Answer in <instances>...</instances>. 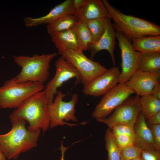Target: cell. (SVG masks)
Here are the masks:
<instances>
[{"label": "cell", "instance_id": "cell-36", "mask_svg": "<svg viewBox=\"0 0 160 160\" xmlns=\"http://www.w3.org/2000/svg\"><path fill=\"white\" fill-rule=\"evenodd\" d=\"M132 160H142L141 159V158L140 157H139L137 158H136L135 159H132Z\"/></svg>", "mask_w": 160, "mask_h": 160}, {"label": "cell", "instance_id": "cell-5", "mask_svg": "<svg viewBox=\"0 0 160 160\" xmlns=\"http://www.w3.org/2000/svg\"><path fill=\"white\" fill-rule=\"evenodd\" d=\"M44 88L43 84L38 82L15 83L10 79L7 80L0 87V108H17L28 98Z\"/></svg>", "mask_w": 160, "mask_h": 160}, {"label": "cell", "instance_id": "cell-30", "mask_svg": "<svg viewBox=\"0 0 160 160\" xmlns=\"http://www.w3.org/2000/svg\"><path fill=\"white\" fill-rule=\"evenodd\" d=\"M157 150L160 151V124L150 126Z\"/></svg>", "mask_w": 160, "mask_h": 160}, {"label": "cell", "instance_id": "cell-32", "mask_svg": "<svg viewBox=\"0 0 160 160\" xmlns=\"http://www.w3.org/2000/svg\"><path fill=\"white\" fill-rule=\"evenodd\" d=\"M151 95L155 98L160 100V84L158 82L154 86Z\"/></svg>", "mask_w": 160, "mask_h": 160}, {"label": "cell", "instance_id": "cell-35", "mask_svg": "<svg viewBox=\"0 0 160 160\" xmlns=\"http://www.w3.org/2000/svg\"><path fill=\"white\" fill-rule=\"evenodd\" d=\"M62 157L61 158V160H64V153L65 151L64 150H62Z\"/></svg>", "mask_w": 160, "mask_h": 160}, {"label": "cell", "instance_id": "cell-24", "mask_svg": "<svg viewBox=\"0 0 160 160\" xmlns=\"http://www.w3.org/2000/svg\"><path fill=\"white\" fill-rule=\"evenodd\" d=\"M108 17H102L85 22L92 35L91 44L96 42L104 32Z\"/></svg>", "mask_w": 160, "mask_h": 160}, {"label": "cell", "instance_id": "cell-3", "mask_svg": "<svg viewBox=\"0 0 160 160\" xmlns=\"http://www.w3.org/2000/svg\"><path fill=\"white\" fill-rule=\"evenodd\" d=\"M11 122L18 119L26 121L28 129H42L44 133L50 127V117L48 103L43 91L33 95L24 101L10 114Z\"/></svg>", "mask_w": 160, "mask_h": 160}, {"label": "cell", "instance_id": "cell-34", "mask_svg": "<svg viewBox=\"0 0 160 160\" xmlns=\"http://www.w3.org/2000/svg\"><path fill=\"white\" fill-rule=\"evenodd\" d=\"M0 160H7L6 158L2 152L0 148Z\"/></svg>", "mask_w": 160, "mask_h": 160}, {"label": "cell", "instance_id": "cell-13", "mask_svg": "<svg viewBox=\"0 0 160 160\" xmlns=\"http://www.w3.org/2000/svg\"><path fill=\"white\" fill-rule=\"evenodd\" d=\"M160 77V72L152 73L137 70L125 84L134 94L141 97L151 94Z\"/></svg>", "mask_w": 160, "mask_h": 160}, {"label": "cell", "instance_id": "cell-10", "mask_svg": "<svg viewBox=\"0 0 160 160\" xmlns=\"http://www.w3.org/2000/svg\"><path fill=\"white\" fill-rule=\"evenodd\" d=\"M133 92L125 83H119L104 95L96 106L92 116L97 119L108 117Z\"/></svg>", "mask_w": 160, "mask_h": 160}, {"label": "cell", "instance_id": "cell-7", "mask_svg": "<svg viewBox=\"0 0 160 160\" xmlns=\"http://www.w3.org/2000/svg\"><path fill=\"white\" fill-rule=\"evenodd\" d=\"M58 52L79 71L84 86L108 70L99 62L87 57L81 50L65 49Z\"/></svg>", "mask_w": 160, "mask_h": 160}, {"label": "cell", "instance_id": "cell-2", "mask_svg": "<svg viewBox=\"0 0 160 160\" xmlns=\"http://www.w3.org/2000/svg\"><path fill=\"white\" fill-rule=\"evenodd\" d=\"M112 26L132 42L133 40L147 36L160 35V27L148 20L122 13L107 0H103Z\"/></svg>", "mask_w": 160, "mask_h": 160}, {"label": "cell", "instance_id": "cell-22", "mask_svg": "<svg viewBox=\"0 0 160 160\" xmlns=\"http://www.w3.org/2000/svg\"><path fill=\"white\" fill-rule=\"evenodd\" d=\"M139 102L145 119L160 112V100L151 95L140 97Z\"/></svg>", "mask_w": 160, "mask_h": 160}, {"label": "cell", "instance_id": "cell-25", "mask_svg": "<svg viewBox=\"0 0 160 160\" xmlns=\"http://www.w3.org/2000/svg\"><path fill=\"white\" fill-rule=\"evenodd\" d=\"M105 148L108 152V160H120V151L111 129L108 128L105 135Z\"/></svg>", "mask_w": 160, "mask_h": 160}, {"label": "cell", "instance_id": "cell-17", "mask_svg": "<svg viewBox=\"0 0 160 160\" xmlns=\"http://www.w3.org/2000/svg\"><path fill=\"white\" fill-rule=\"evenodd\" d=\"M75 15L77 21L85 22L102 17H109L107 10L101 0H86Z\"/></svg>", "mask_w": 160, "mask_h": 160}, {"label": "cell", "instance_id": "cell-19", "mask_svg": "<svg viewBox=\"0 0 160 160\" xmlns=\"http://www.w3.org/2000/svg\"><path fill=\"white\" fill-rule=\"evenodd\" d=\"M131 42L134 49L141 53L160 52V35L144 36Z\"/></svg>", "mask_w": 160, "mask_h": 160}, {"label": "cell", "instance_id": "cell-11", "mask_svg": "<svg viewBox=\"0 0 160 160\" xmlns=\"http://www.w3.org/2000/svg\"><path fill=\"white\" fill-rule=\"evenodd\" d=\"M116 36L121 50V71L119 83H125L137 70L141 53L135 50L132 42L121 33L116 31Z\"/></svg>", "mask_w": 160, "mask_h": 160}, {"label": "cell", "instance_id": "cell-18", "mask_svg": "<svg viewBox=\"0 0 160 160\" xmlns=\"http://www.w3.org/2000/svg\"><path fill=\"white\" fill-rule=\"evenodd\" d=\"M51 36L52 40L58 52L65 49L79 50L83 52L72 28Z\"/></svg>", "mask_w": 160, "mask_h": 160}, {"label": "cell", "instance_id": "cell-20", "mask_svg": "<svg viewBox=\"0 0 160 160\" xmlns=\"http://www.w3.org/2000/svg\"><path fill=\"white\" fill-rule=\"evenodd\" d=\"M137 70L152 73L160 72V52L141 53Z\"/></svg>", "mask_w": 160, "mask_h": 160}, {"label": "cell", "instance_id": "cell-31", "mask_svg": "<svg viewBox=\"0 0 160 160\" xmlns=\"http://www.w3.org/2000/svg\"><path fill=\"white\" fill-rule=\"evenodd\" d=\"M150 126L160 124V112L147 119Z\"/></svg>", "mask_w": 160, "mask_h": 160}, {"label": "cell", "instance_id": "cell-1", "mask_svg": "<svg viewBox=\"0 0 160 160\" xmlns=\"http://www.w3.org/2000/svg\"><path fill=\"white\" fill-rule=\"evenodd\" d=\"M12 127L7 133L0 135V148L6 159H17L22 153L36 146L41 129L30 131L25 127V121L18 119L12 122Z\"/></svg>", "mask_w": 160, "mask_h": 160}, {"label": "cell", "instance_id": "cell-27", "mask_svg": "<svg viewBox=\"0 0 160 160\" xmlns=\"http://www.w3.org/2000/svg\"><path fill=\"white\" fill-rule=\"evenodd\" d=\"M113 135H124L133 138L135 137L134 126L127 124H119L113 127L111 129Z\"/></svg>", "mask_w": 160, "mask_h": 160}, {"label": "cell", "instance_id": "cell-33", "mask_svg": "<svg viewBox=\"0 0 160 160\" xmlns=\"http://www.w3.org/2000/svg\"><path fill=\"white\" fill-rule=\"evenodd\" d=\"M86 0H73V4L76 14L84 4Z\"/></svg>", "mask_w": 160, "mask_h": 160}, {"label": "cell", "instance_id": "cell-9", "mask_svg": "<svg viewBox=\"0 0 160 160\" xmlns=\"http://www.w3.org/2000/svg\"><path fill=\"white\" fill-rule=\"evenodd\" d=\"M56 72L54 77L47 84L43 91L48 105L52 104L57 89L65 82L75 78L74 85L81 82V78L79 71L70 62L62 56L55 62Z\"/></svg>", "mask_w": 160, "mask_h": 160}, {"label": "cell", "instance_id": "cell-4", "mask_svg": "<svg viewBox=\"0 0 160 160\" xmlns=\"http://www.w3.org/2000/svg\"><path fill=\"white\" fill-rule=\"evenodd\" d=\"M56 52L32 57L14 55L15 63L20 67L21 71L15 77L10 79L15 83L28 82H38L43 84L50 75V63L57 55Z\"/></svg>", "mask_w": 160, "mask_h": 160}, {"label": "cell", "instance_id": "cell-15", "mask_svg": "<svg viewBox=\"0 0 160 160\" xmlns=\"http://www.w3.org/2000/svg\"><path fill=\"white\" fill-rule=\"evenodd\" d=\"M116 31L114 29L110 18L108 17L104 31L97 41L95 43L89 44L87 50L90 52V58L93 59L96 54L103 50L107 51L110 54L112 63L116 65L114 54L115 47Z\"/></svg>", "mask_w": 160, "mask_h": 160}, {"label": "cell", "instance_id": "cell-28", "mask_svg": "<svg viewBox=\"0 0 160 160\" xmlns=\"http://www.w3.org/2000/svg\"><path fill=\"white\" fill-rule=\"evenodd\" d=\"M113 136L116 143L119 149L134 145V139L128 136L118 135Z\"/></svg>", "mask_w": 160, "mask_h": 160}, {"label": "cell", "instance_id": "cell-26", "mask_svg": "<svg viewBox=\"0 0 160 160\" xmlns=\"http://www.w3.org/2000/svg\"><path fill=\"white\" fill-rule=\"evenodd\" d=\"M119 149L120 160H132L139 157L141 151L134 145Z\"/></svg>", "mask_w": 160, "mask_h": 160}, {"label": "cell", "instance_id": "cell-21", "mask_svg": "<svg viewBox=\"0 0 160 160\" xmlns=\"http://www.w3.org/2000/svg\"><path fill=\"white\" fill-rule=\"evenodd\" d=\"M75 15H69L60 17L46 26L48 33L51 36L71 29L77 21Z\"/></svg>", "mask_w": 160, "mask_h": 160}, {"label": "cell", "instance_id": "cell-23", "mask_svg": "<svg viewBox=\"0 0 160 160\" xmlns=\"http://www.w3.org/2000/svg\"><path fill=\"white\" fill-rule=\"evenodd\" d=\"M83 51L87 50L88 45L92 43L91 32L85 22L77 21L72 28Z\"/></svg>", "mask_w": 160, "mask_h": 160}, {"label": "cell", "instance_id": "cell-8", "mask_svg": "<svg viewBox=\"0 0 160 160\" xmlns=\"http://www.w3.org/2000/svg\"><path fill=\"white\" fill-rule=\"evenodd\" d=\"M140 97L136 95L130 96L116 108L109 116L97 121L105 124L111 129L119 124L134 126L141 112Z\"/></svg>", "mask_w": 160, "mask_h": 160}, {"label": "cell", "instance_id": "cell-16", "mask_svg": "<svg viewBox=\"0 0 160 160\" xmlns=\"http://www.w3.org/2000/svg\"><path fill=\"white\" fill-rule=\"evenodd\" d=\"M145 119L141 112L134 126L135 135L134 145L141 150H157L152 132Z\"/></svg>", "mask_w": 160, "mask_h": 160}, {"label": "cell", "instance_id": "cell-6", "mask_svg": "<svg viewBox=\"0 0 160 160\" xmlns=\"http://www.w3.org/2000/svg\"><path fill=\"white\" fill-rule=\"evenodd\" d=\"M54 101L48 105V109L50 117V127L52 128L58 126L66 124L70 127L79 124H85L86 122L76 124L68 123L65 121L71 120L78 121L75 115V107L78 102V96L73 94L71 100L68 102L63 100L66 95L60 91H57Z\"/></svg>", "mask_w": 160, "mask_h": 160}, {"label": "cell", "instance_id": "cell-29", "mask_svg": "<svg viewBox=\"0 0 160 160\" xmlns=\"http://www.w3.org/2000/svg\"><path fill=\"white\" fill-rule=\"evenodd\" d=\"M140 157L142 160H160V151L157 150H141Z\"/></svg>", "mask_w": 160, "mask_h": 160}, {"label": "cell", "instance_id": "cell-12", "mask_svg": "<svg viewBox=\"0 0 160 160\" xmlns=\"http://www.w3.org/2000/svg\"><path fill=\"white\" fill-rule=\"evenodd\" d=\"M120 73L118 67L113 66L84 86L83 93L94 97L104 95L119 83Z\"/></svg>", "mask_w": 160, "mask_h": 160}, {"label": "cell", "instance_id": "cell-14", "mask_svg": "<svg viewBox=\"0 0 160 160\" xmlns=\"http://www.w3.org/2000/svg\"><path fill=\"white\" fill-rule=\"evenodd\" d=\"M73 0H66L56 6L44 16L37 18L26 17L23 19L25 25L32 28L41 25L51 23L65 15H75Z\"/></svg>", "mask_w": 160, "mask_h": 160}]
</instances>
